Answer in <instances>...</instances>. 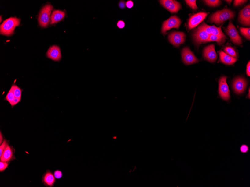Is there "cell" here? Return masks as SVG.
I'll return each instance as SVG.
<instances>
[{"label": "cell", "mask_w": 250, "mask_h": 187, "mask_svg": "<svg viewBox=\"0 0 250 187\" xmlns=\"http://www.w3.org/2000/svg\"><path fill=\"white\" fill-rule=\"evenodd\" d=\"M220 59L222 62L226 65H233L237 61V59L228 55L222 51L219 52Z\"/></svg>", "instance_id": "obj_20"}, {"label": "cell", "mask_w": 250, "mask_h": 187, "mask_svg": "<svg viewBox=\"0 0 250 187\" xmlns=\"http://www.w3.org/2000/svg\"><path fill=\"white\" fill-rule=\"evenodd\" d=\"M126 5L124 1H121L119 2V6L120 8L121 9H123L126 7Z\"/></svg>", "instance_id": "obj_36"}, {"label": "cell", "mask_w": 250, "mask_h": 187, "mask_svg": "<svg viewBox=\"0 0 250 187\" xmlns=\"http://www.w3.org/2000/svg\"><path fill=\"white\" fill-rule=\"evenodd\" d=\"M8 145H9V141L6 139H4V142L0 146V157L2 155L3 153L7 148Z\"/></svg>", "instance_id": "obj_27"}, {"label": "cell", "mask_w": 250, "mask_h": 187, "mask_svg": "<svg viewBox=\"0 0 250 187\" xmlns=\"http://www.w3.org/2000/svg\"><path fill=\"white\" fill-rule=\"evenodd\" d=\"M15 98V97L14 94V90H13V85L11 86V88L9 91L8 92L7 95L5 97V100L9 102V103L11 105Z\"/></svg>", "instance_id": "obj_22"}, {"label": "cell", "mask_w": 250, "mask_h": 187, "mask_svg": "<svg viewBox=\"0 0 250 187\" xmlns=\"http://www.w3.org/2000/svg\"><path fill=\"white\" fill-rule=\"evenodd\" d=\"M54 175L56 179H60L63 176V173L61 170H57L54 171Z\"/></svg>", "instance_id": "obj_30"}, {"label": "cell", "mask_w": 250, "mask_h": 187, "mask_svg": "<svg viewBox=\"0 0 250 187\" xmlns=\"http://www.w3.org/2000/svg\"><path fill=\"white\" fill-rule=\"evenodd\" d=\"M240 150H241V153H247L249 150V148L246 145H243L240 148Z\"/></svg>", "instance_id": "obj_31"}, {"label": "cell", "mask_w": 250, "mask_h": 187, "mask_svg": "<svg viewBox=\"0 0 250 187\" xmlns=\"http://www.w3.org/2000/svg\"><path fill=\"white\" fill-rule=\"evenodd\" d=\"M13 90L15 97L21 99L23 89L18 87L16 84H13Z\"/></svg>", "instance_id": "obj_24"}, {"label": "cell", "mask_w": 250, "mask_h": 187, "mask_svg": "<svg viewBox=\"0 0 250 187\" xmlns=\"http://www.w3.org/2000/svg\"><path fill=\"white\" fill-rule=\"evenodd\" d=\"M203 56L206 60L210 62H215L217 60L218 56L215 50L214 45L211 44L205 48L203 51Z\"/></svg>", "instance_id": "obj_13"}, {"label": "cell", "mask_w": 250, "mask_h": 187, "mask_svg": "<svg viewBox=\"0 0 250 187\" xmlns=\"http://www.w3.org/2000/svg\"><path fill=\"white\" fill-rule=\"evenodd\" d=\"M181 23V21L179 18L176 16H171L169 19L164 21L163 23L161 33L163 34H165L168 30L172 28L179 29Z\"/></svg>", "instance_id": "obj_4"}, {"label": "cell", "mask_w": 250, "mask_h": 187, "mask_svg": "<svg viewBox=\"0 0 250 187\" xmlns=\"http://www.w3.org/2000/svg\"><path fill=\"white\" fill-rule=\"evenodd\" d=\"M226 2H227L229 5L230 4L232 1H226Z\"/></svg>", "instance_id": "obj_39"}, {"label": "cell", "mask_w": 250, "mask_h": 187, "mask_svg": "<svg viewBox=\"0 0 250 187\" xmlns=\"http://www.w3.org/2000/svg\"><path fill=\"white\" fill-rule=\"evenodd\" d=\"M247 1H240V0H239V1H237V0H235V1H234V6H238L244 4V3H246Z\"/></svg>", "instance_id": "obj_32"}, {"label": "cell", "mask_w": 250, "mask_h": 187, "mask_svg": "<svg viewBox=\"0 0 250 187\" xmlns=\"http://www.w3.org/2000/svg\"><path fill=\"white\" fill-rule=\"evenodd\" d=\"M226 38V37L210 34L208 42L215 41V42H217L218 45H221L225 43Z\"/></svg>", "instance_id": "obj_21"}, {"label": "cell", "mask_w": 250, "mask_h": 187, "mask_svg": "<svg viewBox=\"0 0 250 187\" xmlns=\"http://www.w3.org/2000/svg\"><path fill=\"white\" fill-rule=\"evenodd\" d=\"M186 3V4H187L188 6H189L190 7L192 8L194 10H196L198 9V7L197 5H196V0H186L185 1Z\"/></svg>", "instance_id": "obj_28"}, {"label": "cell", "mask_w": 250, "mask_h": 187, "mask_svg": "<svg viewBox=\"0 0 250 187\" xmlns=\"http://www.w3.org/2000/svg\"><path fill=\"white\" fill-rule=\"evenodd\" d=\"M46 56L48 58L55 61H59L62 58L61 49L57 45L50 47L46 53Z\"/></svg>", "instance_id": "obj_15"}, {"label": "cell", "mask_w": 250, "mask_h": 187, "mask_svg": "<svg viewBox=\"0 0 250 187\" xmlns=\"http://www.w3.org/2000/svg\"><path fill=\"white\" fill-rule=\"evenodd\" d=\"M186 38V35L184 33L180 31H174L168 36L169 42L176 47L184 44Z\"/></svg>", "instance_id": "obj_8"}, {"label": "cell", "mask_w": 250, "mask_h": 187, "mask_svg": "<svg viewBox=\"0 0 250 187\" xmlns=\"http://www.w3.org/2000/svg\"><path fill=\"white\" fill-rule=\"evenodd\" d=\"M249 96H248V97H249V98H250V89H249Z\"/></svg>", "instance_id": "obj_40"}, {"label": "cell", "mask_w": 250, "mask_h": 187, "mask_svg": "<svg viewBox=\"0 0 250 187\" xmlns=\"http://www.w3.org/2000/svg\"><path fill=\"white\" fill-rule=\"evenodd\" d=\"M247 82L242 77L237 78L233 81V87L236 93L237 94H242L245 90Z\"/></svg>", "instance_id": "obj_14"}, {"label": "cell", "mask_w": 250, "mask_h": 187, "mask_svg": "<svg viewBox=\"0 0 250 187\" xmlns=\"http://www.w3.org/2000/svg\"><path fill=\"white\" fill-rule=\"evenodd\" d=\"M126 5V6L128 8H132L133 7V5H134V3H133V2L132 1L130 0V1H128L127 2Z\"/></svg>", "instance_id": "obj_35"}, {"label": "cell", "mask_w": 250, "mask_h": 187, "mask_svg": "<svg viewBox=\"0 0 250 187\" xmlns=\"http://www.w3.org/2000/svg\"><path fill=\"white\" fill-rule=\"evenodd\" d=\"M4 136H3L1 132H0V145H1L4 142Z\"/></svg>", "instance_id": "obj_38"}, {"label": "cell", "mask_w": 250, "mask_h": 187, "mask_svg": "<svg viewBox=\"0 0 250 187\" xmlns=\"http://www.w3.org/2000/svg\"><path fill=\"white\" fill-rule=\"evenodd\" d=\"M240 31L241 34L247 39H250V29L249 28H240Z\"/></svg>", "instance_id": "obj_26"}, {"label": "cell", "mask_w": 250, "mask_h": 187, "mask_svg": "<svg viewBox=\"0 0 250 187\" xmlns=\"http://www.w3.org/2000/svg\"><path fill=\"white\" fill-rule=\"evenodd\" d=\"M246 73L248 76H250V62L249 61L247 65Z\"/></svg>", "instance_id": "obj_37"}, {"label": "cell", "mask_w": 250, "mask_h": 187, "mask_svg": "<svg viewBox=\"0 0 250 187\" xmlns=\"http://www.w3.org/2000/svg\"><path fill=\"white\" fill-rule=\"evenodd\" d=\"M20 19L16 17H11L4 21L0 26L1 34L9 36L13 34L15 28L20 24Z\"/></svg>", "instance_id": "obj_2"}, {"label": "cell", "mask_w": 250, "mask_h": 187, "mask_svg": "<svg viewBox=\"0 0 250 187\" xmlns=\"http://www.w3.org/2000/svg\"><path fill=\"white\" fill-rule=\"evenodd\" d=\"M240 23L243 25L250 26V6H246L240 11L239 16Z\"/></svg>", "instance_id": "obj_16"}, {"label": "cell", "mask_w": 250, "mask_h": 187, "mask_svg": "<svg viewBox=\"0 0 250 187\" xmlns=\"http://www.w3.org/2000/svg\"><path fill=\"white\" fill-rule=\"evenodd\" d=\"M53 6L50 4L45 5L40 12L38 17V22L41 27H47L50 21V15Z\"/></svg>", "instance_id": "obj_3"}, {"label": "cell", "mask_w": 250, "mask_h": 187, "mask_svg": "<svg viewBox=\"0 0 250 187\" xmlns=\"http://www.w3.org/2000/svg\"><path fill=\"white\" fill-rule=\"evenodd\" d=\"M199 27L203 29L210 35L212 34L214 35L221 36V37H226V36L222 30L221 26L219 27H216L215 26H210L208 25L204 22H203Z\"/></svg>", "instance_id": "obj_11"}, {"label": "cell", "mask_w": 250, "mask_h": 187, "mask_svg": "<svg viewBox=\"0 0 250 187\" xmlns=\"http://www.w3.org/2000/svg\"><path fill=\"white\" fill-rule=\"evenodd\" d=\"M21 101V99L17 98V97H15L14 99V100H13L12 103L11 104V106L13 108V107H14L15 105H16L17 104H18V103H19V102Z\"/></svg>", "instance_id": "obj_33"}, {"label": "cell", "mask_w": 250, "mask_h": 187, "mask_svg": "<svg viewBox=\"0 0 250 187\" xmlns=\"http://www.w3.org/2000/svg\"><path fill=\"white\" fill-rule=\"evenodd\" d=\"M181 56L183 62L186 65H191L199 62V60L194 54L188 47L183 48L182 51Z\"/></svg>", "instance_id": "obj_7"}, {"label": "cell", "mask_w": 250, "mask_h": 187, "mask_svg": "<svg viewBox=\"0 0 250 187\" xmlns=\"http://www.w3.org/2000/svg\"><path fill=\"white\" fill-rule=\"evenodd\" d=\"M9 166L8 162L1 161L0 162V171L2 172L7 168Z\"/></svg>", "instance_id": "obj_29"}, {"label": "cell", "mask_w": 250, "mask_h": 187, "mask_svg": "<svg viewBox=\"0 0 250 187\" xmlns=\"http://www.w3.org/2000/svg\"><path fill=\"white\" fill-rule=\"evenodd\" d=\"M160 2L163 7L171 13L178 12L181 9V5L179 2L173 0H162Z\"/></svg>", "instance_id": "obj_10"}, {"label": "cell", "mask_w": 250, "mask_h": 187, "mask_svg": "<svg viewBox=\"0 0 250 187\" xmlns=\"http://www.w3.org/2000/svg\"><path fill=\"white\" fill-rule=\"evenodd\" d=\"M208 15V13L201 12L192 16L188 21V29L191 30L196 27L205 19Z\"/></svg>", "instance_id": "obj_9"}, {"label": "cell", "mask_w": 250, "mask_h": 187, "mask_svg": "<svg viewBox=\"0 0 250 187\" xmlns=\"http://www.w3.org/2000/svg\"><path fill=\"white\" fill-rule=\"evenodd\" d=\"M15 149L12 146L8 145L2 155L0 157L1 161L8 162L15 159Z\"/></svg>", "instance_id": "obj_17"}, {"label": "cell", "mask_w": 250, "mask_h": 187, "mask_svg": "<svg viewBox=\"0 0 250 187\" xmlns=\"http://www.w3.org/2000/svg\"><path fill=\"white\" fill-rule=\"evenodd\" d=\"M225 53L234 58L237 57V55L234 48L230 46H226L224 49Z\"/></svg>", "instance_id": "obj_23"}, {"label": "cell", "mask_w": 250, "mask_h": 187, "mask_svg": "<svg viewBox=\"0 0 250 187\" xmlns=\"http://www.w3.org/2000/svg\"><path fill=\"white\" fill-rule=\"evenodd\" d=\"M234 16V12L226 8L211 15L210 17L209 21L211 23L220 25L228 20L233 19Z\"/></svg>", "instance_id": "obj_1"}, {"label": "cell", "mask_w": 250, "mask_h": 187, "mask_svg": "<svg viewBox=\"0 0 250 187\" xmlns=\"http://www.w3.org/2000/svg\"><path fill=\"white\" fill-rule=\"evenodd\" d=\"M56 178L54 174L49 170H48L43 175L42 182L45 186L48 187L54 186L56 182Z\"/></svg>", "instance_id": "obj_18"}, {"label": "cell", "mask_w": 250, "mask_h": 187, "mask_svg": "<svg viewBox=\"0 0 250 187\" xmlns=\"http://www.w3.org/2000/svg\"><path fill=\"white\" fill-rule=\"evenodd\" d=\"M206 4L210 6L216 7L221 4V2L218 0H206L204 1Z\"/></svg>", "instance_id": "obj_25"}, {"label": "cell", "mask_w": 250, "mask_h": 187, "mask_svg": "<svg viewBox=\"0 0 250 187\" xmlns=\"http://www.w3.org/2000/svg\"><path fill=\"white\" fill-rule=\"evenodd\" d=\"M65 16L66 13L64 11L61 10H55L51 16L50 24H54L62 21Z\"/></svg>", "instance_id": "obj_19"}, {"label": "cell", "mask_w": 250, "mask_h": 187, "mask_svg": "<svg viewBox=\"0 0 250 187\" xmlns=\"http://www.w3.org/2000/svg\"><path fill=\"white\" fill-rule=\"evenodd\" d=\"M226 34L229 36L231 40L234 44L240 45L242 44V39L239 35V32L234 25L230 21L226 29Z\"/></svg>", "instance_id": "obj_5"}, {"label": "cell", "mask_w": 250, "mask_h": 187, "mask_svg": "<svg viewBox=\"0 0 250 187\" xmlns=\"http://www.w3.org/2000/svg\"><path fill=\"white\" fill-rule=\"evenodd\" d=\"M209 36L210 34H208L206 31L198 27L193 34V38L196 44H200L208 42Z\"/></svg>", "instance_id": "obj_12"}, {"label": "cell", "mask_w": 250, "mask_h": 187, "mask_svg": "<svg viewBox=\"0 0 250 187\" xmlns=\"http://www.w3.org/2000/svg\"><path fill=\"white\" fill-rule=\"evenodd\" d=\"M117 27L119 29H123L125 27V23L124 21L120 20L118 21L117 24Z\"/></svg>", "instance_id": "obj_34"}, {"label": "cell", "mask_w": 250, "mask_h": 187, "mask_svg": "<svg viewBox=\"0 0 250 187\" xmlns=\"http://www.w3.org/2000/svg\"><path fill=\"white\" fill-rule=\"evenodd\" d=\"M1 21H2V18H1Z\"/></svg>", "instance_id": "obj_41"}, {"label": "cell", "mask_w": 250, "mask_h": 187, "mask_svg": "<svg viewBox=\"0 0 250 187\" xmlns=\"http://www.w3.org/2000/svg\"><path fill=\"white\" fill-rule=\"evenodd\" d=\"M227 77L224 76L219 81V94L221 97L225 101H228L230 97V91L227 83Z\"/></svg>", "instance_id": "obj_6"}]
</instances>
